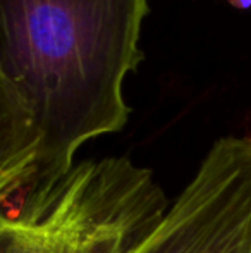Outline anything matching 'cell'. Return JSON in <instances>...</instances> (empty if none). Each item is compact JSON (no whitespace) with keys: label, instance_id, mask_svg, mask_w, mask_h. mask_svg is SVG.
Wrapping results in <instances>:
<instances>
[{"label":"cell","instance_id":"obj_1","mask_svg":"<svg viewBox=\"0 0 251 253\" xmlns=\"http://www.w3.org/2000/svg\"><path fill=\"white\" fill-rule=\"evenodd\" d=\"M148 12V0H0V66L40 133L19 191L55 184L86 141L126 126L124 80L144 59Z\"/></svg>","mask_w":251,"mask_h":253},{"label":"cell","instance_id":"obj_2","mask_svg":"<svg viewBox=\"0 0 251 253\" xmlns=\"http://www.w3.org/2000/svg\"><path fill=\"white\" fill-rule=\"evenodd\" d=\"M0 207V253H131L169 202L150 169L127 157L83 160L55 184Z\"/></svg>","mask_w":251,"mask_h":253},{"label":"cell","instance_id":"obj_3","mask_svg":"<svg viewBox=\"0 0 251 253\" xmlns=\"http://www.w3.org/2000/svg\"><path fill=\"white\" fill-rule=\"evenodd\" d=\"M131 253H251V138L217 140Z\"/></svg>","mask_w":251,"mask_h":253},{"label":"cell","instance_id":"obj_4","mask_svg":"<svg viewBox=\"0 0 251 253\" xmlns=\"http://www.w3.org/2000/svg\"><path fill=\"white\" fill-rule=\"evenodd\" d=\"M40 133L26 98L0 66V205L33 172Z\"/></svg>","mask_w":251,"mask_h":253}]
</instances>
